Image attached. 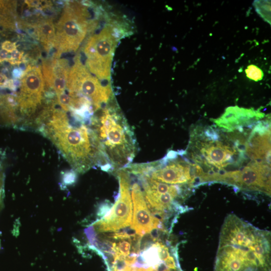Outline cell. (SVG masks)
I'll use <instances>...</instances> for the list:
<instances>
[{
    "instance_id": "cell-3",
    "label": "cell",
    "mask_w": 271,
    "mask_h": 271,
    "mask_svg": "<svg viewBox=\"0 0 271 271\" xmlns=\"http://www.w3.org/2000/svg\"><path fill=\"white\" fill-rule=\"evenodd\" d=\"M90 127L97 142L98 165L103 170L116 172L130 164L137 152V141L117 106L107 104L92 117Z\"/></svg>"
},
{
    "instance_id": "cell-15",
    "label": "cell",
    "mask_w": 271,
    "mask_h": 271,
    "mask_svg": "<svg viewBox=\"0 0 271 271\" xmlns=\"http://www.w3.org/2000/svg\"><path fill=\"white\" fill-rule=\"evenodd\" d=\"M70 68L66 60L59 58L43 63L45 81L57 96L66 92Z\"/></svg>"
},
{
    "instance_id": "cell-20",
    "label": "cell",
    "mask_w": 271,
    "mask_h": 271,
    "mask_svg": "<svg viewBox=\"0 0 271 271\" xmlns=\"http://www.w3.org/2000/svg\"><path fill=\"white\" fill-rule=\"evenodd\" d=\"M246 76L255 81L261 80L263 76L262 71L254 65H250L245 70Z\"/></svg>"
},
{
    "instance_id": "cell-14",
    "label": "cell",
    "mask_w": 271,
    "mask_h": 271,
    "mask_svg": "<svg viewBox=\"0 0 271 271\" xmlns=\"http://www.w3.org/2000/svg\"><path fill=\"white\" fill-rule=\"evenodd\" d=\"M246 152L254 160L270 163V131L268 124L260 122L251 132L245 145Z\"/></svg>"
},
{
    "instance_id": "cell-18",
    "label": "cell",
    "mask_w": 271,
    "mask_h": 271,
    "mask_svg": "<svg viewBox=\"0 0 271 271\" xmlns=\"http://www.w3.org/2000/svg\"><path fill=\"white\" fill-rule=\"evenodd\" d=\"M15 11V2L0 1L1 27L11 28L13 26Z\"/></svg>"
},
{
    "instance_id": "cell-21",
    "label": "cell",
    "mask_w": 271,
    "mask_h": 271,
    "mask_svg": "<svg viewBox=\"0 0 271 271\" xmlns=\"http://www.w3.org/2000/svg\"><path fill=\"white\" fill-rule=\"evenodd\" d=\"M62 184L70 185L75 182L76 174L74 171L65 172L62 176Z\"/></svg>"
},
{
    "instance_id": "cell-1",
    "label": "cell",
    "mask_w": 271,
    "mask_h": 271,
    "mask_svg": "<svg viewBox=\"0 0 271 271\" xmlns=\"http://www.w3.org/2000/svg\"><path fill=\"white\" fill-rule=\"evenodd\" d=\"M270 231L234 214L221 226L214 271H271Z\"/></svg>"
},
{
    "instance_id": "cell-8",
    "label": "cell",
    "mask_w": 271,
    "mask_h": 271,
    "mask_svg": "<svg viewBox=\"0 0 271 271\" xmlns=\"http://www.w3.org/2000/svg\"><path fill=\"white\" fill-rule=\"evenodd\" d=\"M116 173L119 183V195L111 209L94 223L96 230L99 232L116 231L131 223L132 204L129 175L124 168L117 171Z\"/></svg>"
},
{
    "instance_id": "cell-7",
    "label": "cell",
    "mask_w": 271,
    "mask_h": 271,
    "mask_svg": "<svg viewBox=\"0 0 271 271\" xmlns=\"http://www.w3.org/2000/svg\"><path fill=\"white\" fill-rule=\"evenodd\" d=\"M115 29L107 25L87 40L83 52L85 66L100 81H110L111 64L117 36Z\"/></svg>"
},
{
    "instance_id": "cell-16",
    "label": "cell",
    "mask_w": 271,
    "mask_h": 271,
    "mask_svg": "<svg viewBox=\"0 0 271 271\" xmlns=\"http://www.w3.org/2000/svg\"><path fill=\"white\" fill-rule=\"evenodd\" d=\"M11 96H0V127L16 125L20 121Z\"/></svg>"
},
{
    "instance_id": "cell-23",
    "label": "cell",
    "mask_w": 271,
    "mask_h": 271,
    "mask_svg": "<svg viewBox=\"0 0 271 271\" xmlns=\"http://www.w3.org/2000/svg\"><path fill=\"white\" fill-rule=\"evenodd\" d=\"M1 50L9 53H12L17 49V46L14 42L10 41H6L2 43Z\"/></svg>"
},
{
    "instance_id": "cell-22",
    "label": "cell",
    "mask_w": 271,
    "mask_h": 271,
    "mask_svg": "<svg viewBox=\"0 0 271 271\" xmlns=\"http://www.w3.org/2000/svg\"><path fill=\"white\" fill-rule=\"evenodd\" d=\"M111 207H112V204L108 201L104 202L100 205L97 212L98 217L100 219L103 217L110 210Z\"/></svg>"
},
{
    "instance_id": "cell-17",
    "label": "cell",
    "mask_w": 271,
    "mask_h": 271,
    "mask_svg": "<svg viewBox=\"0 0 271 271\" xmlns=\"http://www.w3.org/2000/svg\"><path fill=\"white\" fill-rule=\"evenodd\" d=\"M38 38L47 48L54 45L55 27L52 21L43 20L37 26Z\"/></svg>"
},
{
    "instance_id": "cell-13",
    "label": "cell",
    "mask_w": 271,
    "mask_h": 271,
    "mask_svg": "<svg viewBox=\"0 0 271 271\" xmlns=\"http://www.w3.org/2000/svg\"><path fill=\"white\" fill-rule=\"evenodd\" d=\"M264 116L259 110L235 106L227 107L220 117L213 119V121L219 127L233 131L255 122Z\"/></svg>"
},
{
    "instance_id": "cell-10",
    "label": "cell",
    "mask_w": 271,
    "mask_h": 271,
    "mask_svg": "<svg viewBox=\"0 0 271 271\" xmlns=\"http://www.w3.org/2000/svg\"><path fill=\"white\" fill-rule=\"evenodd\" d=\"M45 81L39 68L29 66L23 73L17 97L20 110L27 118L25 125L30 124L31 118L41 104L45 86Z\"/></svg>"
},
{
    "instance_id": "cell-5",
    "label": "cell",
    "mask_w": 271,
    "mask_h": 271,
    "mask_svg": "<svg viewBox=\"0 0 271 271\" xmlns=\"http://www.w3.org/2000/svg\"><path fill=\"white\" fill-rule=\"evenodd\" d=\"M90 27L89 13L86 7L77 1L68 3L55 28L54 46L57 56L76 51L86 37Z\"/></svg>"
},
{
    "instance_id": "cell-4",
    "label": "cell",
    "mask_w": 271,
    "mask_h": 271,
    "mask_svg": "<svg viewBox=\"0 0 271 271\" xmlns=\"http://www.w3.org/2000/svg\"><path fill=\"white\" fill-rule=\"evenodd\" d=\"M171 151L161 160L151 163L129 164L126 169L130 174H142L165 184L192 187L197 180L193 164L178 157Z\"/></svg>"
},
{
    "instance_id": "cell-25",
    "label": "cell",
    "mask_w": 271,
    "mask_h": 271,
    "mask_svg": "<svg viewBox=\"0 0 271 271\" xmlns=\"http://www.w3.org/2000/svg\"><path fill=\"white\" fill-rule=\"evenodd\" d=\"M7 77L4 74L0 73V86L6 85L7 82Z\"/></svg>"
},
{
    "instance_id": "cell-9",
    "label": "cell",
    "mask_w": 271,
    "mask_h": 271,
    "mask_svg": "<svg viewBox=\"0 0 271 271\" xmlns=\"http://www.w3.org/2000/svg\"><path fill=\"white\" fill-rule=\"evenodd\" d=\"M270 164L255 161L238 170L215 175L214 181L233 185L242 190L258 191L270 196Z\"/></svg>"
},
{
    "instance_id": "cell-11",
    "label": "cell",
    "mask_w": 271,
    "mask_h": 271,
    "mask_svg": "<svg viewBox=\"0 0 271 271\" xmlns=\"http://www.w3.org/2000/svg\"><path fill=\"white\" fill-rule=\"evenodd\" d=\"M130 189L133 205L131 229L141 237L156 229L168 231L162 221L155 217L149 209L139 184L133 183Z\"/></svg>"
},
{
    "instance_id": "cell-6",
    "label": "cell",
    "mask_w": 271,
    "mask_h": 271,
    "mask_svg": "<svg viewBox=\"0 0 271 271\" xmlns=\"http://www.w3.org/2000/svg\"><path fill=\"white\" fill-rule=\"evenodd\" d=\"M66 89L71 98L88 103L94 112L100 110L111 99L110 84L101 82L78 58L70 68Z\"/></svg>"
},
{
    "instance_id": "cell-12",
    "label": "cell",
    "mask_w": 271,
    "mask_h": 271,
    "mask_svg": "<svg viewBox=\"0 0 271 271\" xmlns=\"http://www.w3.org/2000/svg\"><path fill=\"white\" fill-rule=\"evenodd\" d=\"M197 148L201 157L195 158L196 162L203 163L207 167L211 169L210 171L204 175L203 179L217 170L216 173L229 165L233 162V157L237 154L236 150L228 144L218 141H209L206 140L197 143Z\"/></svg>"
},
{
    "instance_id": "cell-2",
    "label": "cell",
    "mask_w": 271,
    "mask_h": 271,
    "mask_svg": "<svg viewBox=\"0 0 271 271\" xmlns=\"http://www.w3.org/2000/svg\"><path fill=\"white\" fill-rule=\"evenodd\" d=\"M38 119V130L54 144L73 171L84 173L98 165L99 154L94 132L87 123L66 111L48 109Z\"/></svg>"
},
{
    "instance_id": "cell-19",
    "label": "cell",
    "mask_w": 271,
    "mask_h": 271,
    "mask_svg": "<svg viewBox=\"0 0 271 271\" xmlns=\"http://www.w3.org/2000/svg\"><path fill=\"white\" fill-rule=\"evenodd\" d=\"M141 257L146 266H154L159 263L162 260L159 255L157 242L145 250Z\"/></svg>"
},
{
    "instance_id": "cell-24",
    "label": "cell",
    "mask_w": 271,
    "mask_h": 271,
    "mask_svg": "<svg viewBox=\"0 0 271 271\" xmlns=\"http://www.w3.org/2000/svg\"><path fill=\"white\" fill-rule=\"evenodd\" d=\"M4 191V175L2 166L0 163V204L2 198V195Z\"/></svg>"
}]
</instances>
